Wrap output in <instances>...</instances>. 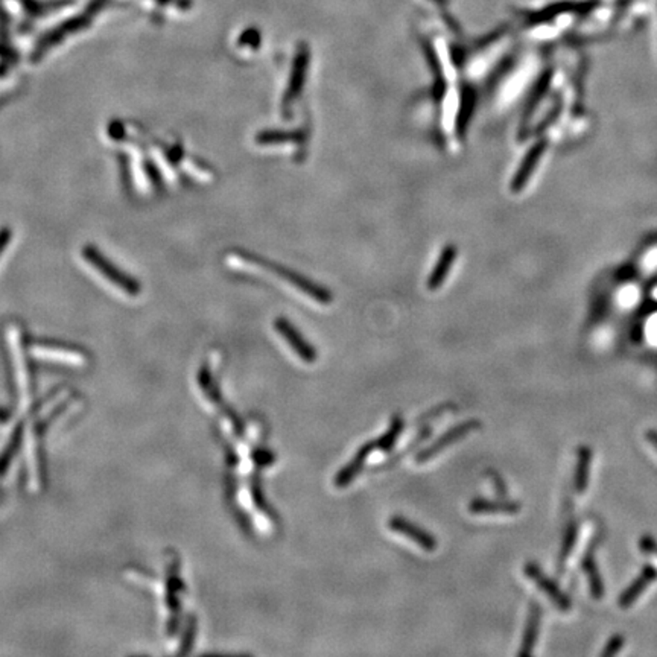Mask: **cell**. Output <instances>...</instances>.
Returning <instances> with one entry per match:
<instances>
[{
	"label": "cell",
	"mask_w": 657,
	"mask_h": 657,
	"mask_svg": "<svg viewBox=\"0 0 657 657\" xmlns=\"http://www.w3.org/2000/svg\"><path fill=\"white\" fill-rule=\"evenodd\" d=\"M623 646H624V637H623L621 635H616V636H613L612 639H610V641L607 642L604 651L601 653V654H603L604 657H607V656H609V657H610V656H615V654H618L619 651L623 650Z\"/></svg>",
	"instance_id": "cell-22"
},
{
	"label": "cell",
	"mask_w": 657,
	"mask_h": 657,
	"mask_svg": "<svg viewBox=\"0 0 657 657\" xmlns=\"http://www.w3.org/2000/svg\"><path fill=\"white\" fill-rule=\"evenodd\" d=\"M646 440H649V443L651 444V446L657 450V431L654 429H650V431H646Z\"/></svg>",
	"instance_id": "cell-25"
},
{
	"label": "cell",
	"mask_w": 657,
	"mask_h": 657,
	"mask_svg": "<svg viewBox=\"0 0 657 657\" xmlns=\"http://www.w3.org/2000/svg\"><path fill=\"white\" fill-rule=\"evenodd\" d=\"M375 450H376L375 441H367L365 444H363V446H360L359 450L356 452L355 458H351L344 467L338 470V474L335 476V486L338 488H346L349 484L353 483L360 471H363L365 461Z\"/></svg>",
	"instance_id": "cell-8"
},
{
	"label": "cell",
	"mask_w": 657,
	"mask_h": 657,
	"mask_svg": "<svg viewBox=\"0 0 657 657\" xmlns=\"http://www.w3.org/2000/svg\"><path fill=\"white\" fill-rule=\"evenodd\" d=\"M540 623H542V609L539 603H531L530 606V613H528V621H526V627L523 632L522 637V646L519 650V656H530L534 651V646L538 644L539 639V630H540Z\"/></svg>",
	"instance_id": "cell-14"
},
{
	"label": "cell",
	"mask_w": 657,
	"mask_h": 657,
	"mask_svg": "<svg viewBox=\"0 0 657 657\" xmlns=\"http://www.w3.org/2000/svg\"><path fill=\"white\" fill-rule=\"evenodd\" d=\"M309 60H311L309 48L306 44H301L299 48V51H297V53H295V58H294L290 84H288V89H286L285 99H283L285 107L288 104H292L294 100L297 99L299 95L301 93L304 81H306Z\"/></svg>",
	"instance_id": "cell-7"
},
{
	"label": "cell",
	"mask_w": 657,
	"mask_h": 657,
	"mask_svg": "<svg viewBox=\"0 0 657 657\" xmlns=\"http://www.w3.org/2000/svg\"><path fill=\"white\" fill-rule=\"evenodd\" d=\"M82 259L93 268L96 273H99L104 279L117 288L119 291H122L124 294L129 295V297H136V295L141 294V285L131 277L126 274L125 271H120L119 266L115 265L111 261L105 257L103 252L93 245H86L82 248Z\"/></svg>",
	"instance_id": "cell-1"
},
{
	"label": "cell",
	"mask_w": 657,
	"mask_h": 657,
	"mask_svg": "<svg viewBox=\"0 0 657 657\" xmlns=\"http://www.w3.org/2000/svg\"><path fill=\"white\" fill-rule=\"evenodd\" d=\"M590 461H592V450L587 446H581L578 449V458H577V467H575V478H573V487L578 495L586 493L587 484H589V475H590Z\"/></svg>",
	"instance_id": "cell-15"
},
{
	"label": "cell",
	"mask_w": 657,
	"mask_h": 657,
	"mask_svg": "<svg viewBox=\"0 0 657 657\" xmlns=\"http://www.w3.org/2000/svg\"><path fill=\"white\" fill-rule=\"evenodd\" d=\"M492 479H493V484H495V488H496V492L497 493H501L502 496L507 493V488H505V484H504V481L501 479V476H499L497 474H492Z\"/></svg>",
	"instance_id": "cell-24"
},
{
	"label": "cell",
	"mask_w": 657,
	"mask_h": 657,
	"mask_svg": "<svg viewBox=\"0 0 657 657\" xmlns=\"http://www.w3.org/2000/svg\"><path fill=\"white\" fill-rule=\"evenodd\" d=\"M388 528L397 534L405 535L406 539L412 540L414 543H417L423 551L434 552L437 549V539L434 538L429 531L420 528L419 525L412 523L403 516H393L391 519L388 521Z\"/></svg>",
	"instance_id": "cell-5"
},
{
	"label": "cell",
	"mask_w": 657,
	"mask_h": 657,
	"mask_svg": "<svg viewBox=\"0 0 657 657\" xmlns=\"http://www.w3.org/2000/svg\"><path fill=\"white\" fill-rule=\"evenodd\" d=\"M431 2H434V4L438 5V6H444V5L448 4V0H431Z\"/></svg>",
	"instance_id": "cell-27"
},
{
	"label": "cell",
	"mask_w": 657,
	"mask_h": 657,
	"mask_svg": "<svg viewBox=\"0 0 657 657\" xmlns=\"http://www.w3.org/2000/svg\"><path fill=\"white\" fill-rule=\"evenodd\" d=\"M575 542H577V525L575 523H571L569 525V528L566 531V535H564V539H563V545H561V554H560V561L564 563L568 560V557L571 555L573 547H575Z\"/></svg>",
	"instance_id": "cell-20"
},
{
	"label": "cell",
	"mask_w": 657,
	"mask_h": 657,
	"mask_svg": "<svg viewBox=\"0 0 657 657\" xmlns=\"http://www.w3.org/2000/svg\"><path fill=\"white\" fill-rule=\"evenodd\" d=\"M87 25H89V17L86 14L75 17V18H70V20H67L66 23H63L61 26L55 27V30L51 31L48 35H44V39L39 43V46H37L35 53L37 55L44 53L46 51H49L52 46L58 44L60 41H63L64 39H66L67 34L78 32L81 30H84Z\"/></svg>",
	"instance_id": "cell-9"
},
{
	"label": "cell",
	"mask_w": 657,
	"mask_h": 657,
	"mask_svg": "<svg viewBox=\"0 0 657 657\" xmlns=\"http://www.w3.org/2000/svg\"><path fill=\"white\" fill-rule=\"evenodd\" d=\"M20 443H22V428H17L15 432L11 436V440H9L5 446V450L0 453V476H2L6 471V469L9 467V462L13 461L18 448H20Z\"/></svg>",
	"instance_id": "cell-19"
},
{
	"label": "cell",
	"mask_w": 657,
	"mask_h": 657,
	"mask_svg": "<svg viewBox=\"0 0 657 657\" xmlns=\"http://www.w3.org/2000/svg\"><path fill=\"white\" fill-rule=\"evenodd\" d=\"M656 580H657V569L653 566H645L641 571L639 577H637L632 585L624 590V594L619 597V606H621L623 609H628L632 604H635L637 598L644 594V590L649 589L651 583H654Z\"/></svg>",
	"instance_id": "cell-10"
},
{
	"label": "cell",
	"mask_w": 657,
	"mask_h": 657,
	"mask_svg": "<svg viewBox=\"0 0 657 657\" xmlns=\"http://www.w3.org/2000/svg\"><path fill=\"white\" fill-rule=\"evenodd\" d=\"M9 417V414L8 411H5L4 408H0V422H6Z\"/></svg>",
	"instance_id": "cell-26"
},
{
	"label": "cell",
	"mask_w": 657,
	"mask_h": 657,
	"mask_svg": "<svg viewBox=\"0 0 657 657\" xmlns=\"http://www.w3.org/2000/svg\"><path fill=\"white\" fill-rule=\"evenodd\" d=\"M475 93L470 89H466L462 91V99H461V107H460V113L457 117V128L458 133H464L466 128L471 119V113L475 110Z\"/></svg>",
	"instance_id": "cell-18"
},
{
	"label": "cell",
	"mask_w": 657,
	"mask_h": 657,
	"mask_svg": "<svg viewBox=\"0 0 657 657\" xmlns=\"http://www.w3.org/2000/svg\"><path fill=\"white\" fill-rule=\"evenodd\" d=\"M479 428H481V422L479 420L471 419V420L462 422V423L457 424V427H453L452 429L444 432L443 436H440L436 441L431 443L428 448H424L423 450H420L417 453V457H415V460H417V462H420V464H423V462H427V461L432 460L434 457H437L438 453L443 452L446 448L452 446V444H455L461 438H464L467 434H470L471 431L479 429Z\"/></svg>",
	"instance_id": "cell-3"
},
{
	"label": "cell",
	"mask_w": 657,
	"mask_h": 657,
	"mask_svg": "<svg viewBox=\"0 0 657 657\" xmlns=\"http://www.w3.org/2000/svg\"><path fill=\"white\" fill-rule=\"evenodd\" d=\"M525 575L528 577L530 580H533L535 583V586H538L545 595H547L552 603L559 607V610H561V612H568V610L571 609V599L568 598V595L564 594V592L555 585V583L547 577L543 573V571L540 569L539 564H535L533 561H528L525 564Z\"/></svg>",
	"instance_id": "cell-4"
},
{
	"label": "cell",
	"mask_w": 657,
	"mask_h": 657,
	"mask_svg": "<svg viewBox=\"0 0 657 657\" xmlns=\"http://www.w3.org/2000/svg\"><path fill=\"white\" fill-rule=\"evenodd\" d=\"M240 257H244V256H240ZM247 262L249 264H254L257 265L259 268H261V270H265V271H271L273 274H275L277 277H280L282 280L285 282H288L290 285L295 286V288H297L299 291H301L303 294H306L308 297H311L312 300H317L323 304H327L332 301V294L330 291H327L325 286H321L318 283H313L311 282L309 279H306V277H303L300 275L299 273H294V271H290V270H286L285 266H280V265H274L271 262H266V261H262V259H256V257H244Z\"/></svg>",
	"instance_id": "cell-2"
},
{
	"label": "cell",
	"mask_w": 657,
	"mask_h": 657,
	"mask_svg": "<svg viewBox=\"0 0 657 657\" xmlns=\"http://www.w3.org/2000/svg\"><path fill=\"white\" fill-rule=\"evenodd\" d=\"M543 151H545V142H538L535 145H533V148L528 152H526L525 159L522 160L519 168H517V172L512 181V189L514 192H519L525 188V184L530 180L533 171L535 169V166H538V163L540 162Z\"/></svg>",
	"instance_id": "cell-13"
},
{
	"label": "cell",
	"mask_w": 657,
	"mask_h": 657,
	"mask_svg": "<svg viewBox=\"0 0 657 657\" xmlns=\"http://www.w3.org/2000/svg\"><path fill=\"white\" fill-rule=\"evenodd\" d=\"M259 40H261V37H259V32L256 30H248L245 34H242V39H240V41L244 44H249L252 48H256Z\"/></svg>",
	"instance_id": "cell-23"
},
{
	"label": "cell",
	"mask_w": 657,
	"mask_h": 657,
	"mask_svg": "<svg viewBox=\"0 0 657 657\" xmlns=\"http://www.w3.org/2000/svg\"><path fill=\"white\" fill-rule=\"evenodd\" d=\"M275 330L280 333V335L286 339V342L292 347V350L297 353V356L304 360V363H316L318 359L317 350L313 349L309 342L306 341L301 333L297 330L294 325L286 320V318H277L274 323Z\"/></svg>",
	"instance_id": "cell-6"
},
{
	"label": "cell",
	"mask_w": 657,
	"mask_h": 657,
	"mask_svg": "<svg viewBox=\"0 0 657 657\" xmlns=\"http://www.w3.org/2000/svg\"><path fill=\"white\" fill-rule=\"evenodd\" d=\"M405 429V420L401 417V415H394L390 423V428L386 429L385 434H382L381 437L375 440L376 444V450L381 452H391L393 448L396 446L397 440H399L401 434Z\"/></svg>",
	"instance_id": "cell-16"
},
{
	"label": "cell",
	"mask_w": 657,
	"mask_h": 657,
	"mask_svg": "<svg viewBox=\"0 0 657 657\" xmlns=\"http://www.w3.org/2000/svg\"><path fill=\"white\" fill-rule=\"evenodd\" d=\"M583 568H585V572L587 575L592 597H594L595 599H601L604 595V586H603V580H601L594 555L592 554L586 555L585 560H583Z\"/></svg>",
	"instance_id": "cell-17"
},
{
	"label": "cell",
	"mask_w": 657,
	"mask_h": 657,
	"mask_svg": "<svg viewBox=\"0 0 657 657\" xmlns=\"http://www.w3.org/2000/svg\"><path fill=\"white\" fill-rule=\"evenodd\" d=\"M457 254H458V252H457L455 245H448V247L443 248L438 261H437L436 265H434V270H432L429 279H428V288L431 291L438 290L440 286L444 282H446L448 275H449V273L452 270V266L457 261Z\"/></svg>",
	"instance_id": "cell-11"
},
{
	"label": "cell",
	"mask_w": 657,
	"mask_h": 657,
	"mask_svg": "<svg viewBox=\"0 0 657 657\" xmlns=\"http://www.w3.org/2000/svg\"><path fill=\"white\" fill-rule=\"evenodd\" d=\"M469 512L471 514H517L521 512V504L507 501V499L492 501V499L478 497L469 504Z\"/></svg>",
	"instance_id": "cell-12"
},
{
	"label": "cell",
	"mask_w": 657,
	"mask_h": 657,
	"mask_svg": "<svg viewBox=\"0 0 657 657\" xmlns=\"http://www.w3.org/2000/svg\"><path fill=\"white\" fill-rule=\"evenodd\" d=\"M295 136L291 133H283V131H265L257 136V143L261 145H275V143H283L286 141H294Z\"/></svg>",
	"instance_id": "cell-21"
}]
</instances>
